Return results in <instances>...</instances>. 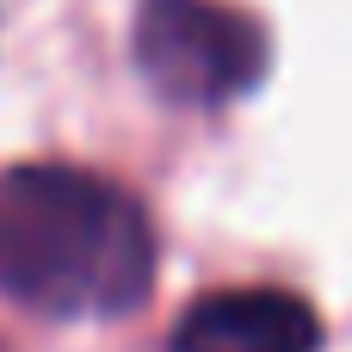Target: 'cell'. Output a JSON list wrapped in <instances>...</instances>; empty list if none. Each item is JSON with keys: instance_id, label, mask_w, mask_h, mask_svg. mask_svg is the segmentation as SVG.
Segmentation results:
<instances>
[{"instance_id": "cell-1", "label": "cell", "mask_w": 352, "mask_h": 352, "mask_svg": "<svg viewBox=\"0 0 352 352\" xmlns=\"http://www.w3.org/2000/svg\"><path fill=\"white\" fill-rule=\"evenodd\" d=\"M0 291L37 316H130L155 291L148 210L62 161H25L0 179Z\"/></svg>"}, {"instance_id": "cell-2", "label": "cell", "mask_w": 352, "mask_h": 352, "mask_svg": "<svg viewBox=\"0 0 352 352\" xmlns=\"http://www.w3.org/2000/svg\"><path fill=\"white\" fill-rule=\"evenodd\" d=\"M136 68L173 105H223L266 74V31L223 0H142Z\"/></svg>"}, {"instance_id": "cell-3", "label": "cell", "mask_w": 352, "mask_h": 352, "mask_svg": "<svg viewBox=\"0 0 352 352\" xmlns=\"http://www.w3.org/2000/svg\"><path fill=\"white\" fill-rule=\"evenodd\" d=\"M173 352H322V322L291 291H217L179 316Z\"/></svg>"}]
</instances>
